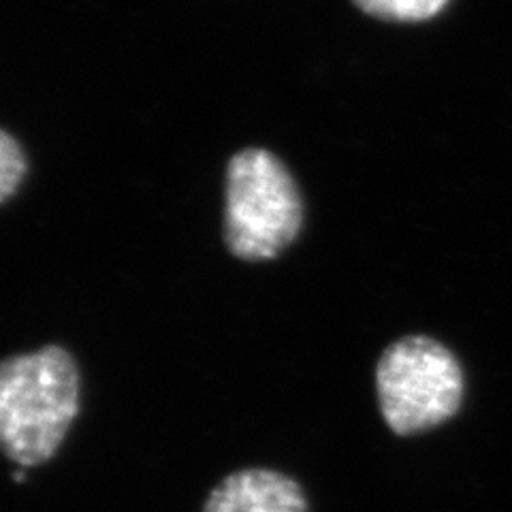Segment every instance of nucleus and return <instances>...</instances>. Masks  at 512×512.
Masks as SVG:
<instances>
[{"label": "nucleus", "instance_id": "obj_2", "mask_svg": "<svg viewBox=\"0 0 512 512\" xmlns=\"http://www.w3.org/2000/svg\"><path fill=\"white\" fill-rule=\"evenodd\" d=\"M303 224L299 188L267 150H244L227 169L224 242L244 261H267L295 242Z\"/></svg>", "mask_w": 512, "mask_h": 512}, {"label": "nucleus", "instance_id": "obj_3", "mask_svg": "<svg viewBox=\"0 0 512 512\" xmlns=\"http://www.w3.org/2000/svg\"><path fill=\"white\" fill-rule=\"evenodd\" d=\"M376 389L391 431L414 436L448 421L459 410L463 372L451 350L414 335L384 350L376 367Z\"/></svg>", "mask_w": 512, "mask_h": 512}, {"label": "nucleus", "instance_id": "obj_5", "mask_svg": "<svg viewBox=\"0 0 512 512\" xmlns=\"http://www.w3.org/2000/svg\"><path fill=\"white\" fill-rule=\"evenodd\" d=\"M363 13L384 22H427L444 11L448 0H352Z\"/></svg>", "mask_w": 512, "mask_h": 512}, {"label": "nucleus", "instance_id": "obj_7", "mask_svg": "<svg viewBox=\"0 0 512 512\" xmlns=\"http://www.w3.org/2000/svg\"><path fill=\"white\" fill-rule=\"evenodd\" d=\"M13 480H15V483H24V480H26L24 470H15V472H13Z\"/></svg>", "mask_w": 512, "mask_h": 512}, {"label": "nucleus", "instance_id": "obj_6", "mask_svg": "<svg viewBox=\"0 0 512 512\" xmlns=\"http://www.w3.org/2000/svg\"><path fill=\"white\" fill-rule=\"evenodd\" d=\"M26 175V156L9 133L0 131V203L7 201Z\"/></svg>", "mask_w": 512, "mask_h": 512}, {"label": "nucleus", "instance_id": "obj_4", "mask_svg": "<svg viewBox=\"0 0 512 512\" xmlns=\"http://www.w3.org/2000/svg\"><path fill=\"white\" fill-rule=\"evenodd\" d=\"M203 512H308V502L297 480L250 468L224 478L210 493Z\"/></svg>", "mask_w": 512, "mask_h": 512}, {"label": "nucleus", "instance_id": "obj_1", "mask_svg": "<svg viewBox=\"0 0 512 512\" xmlns=\"http://www.w3.org/2000/svg\"><path fill=\"white\" fill-rule=\"evenodd\" d=\"M79 412V370L45 346L0 361V451L20 468L52 459Z\"/></svg>", "mask_w": 512, "mask_h": 512}]
</instances>
